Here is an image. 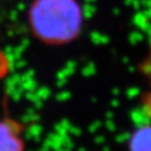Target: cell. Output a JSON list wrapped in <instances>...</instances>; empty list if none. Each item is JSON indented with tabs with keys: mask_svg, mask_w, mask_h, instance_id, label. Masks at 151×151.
Returning <instances> with one entry per match:
<instances>
[{
	"mask_svg": "<svg viewBox=\"0 0 151 151\" xmlns=\"http://www.w3.org/2000/svg\"><path fill=\"white\" fill-rule=\"evenodd\" d=\"M83 10L77 0H32L28 24L32 35L43 44L63 46L80 36Z\"/></svg>",
	"mask_w": 151,
	"mask_h": 151,
	"instance_id": "1",
	"label": "cell"
},
{
	"mask_svg": "<svg viewBox=\"0 0 151 151\" xmlns=\"http://www.w3.org/2000/svg\"><path fill=\"white\" fill-rule=\"evenodd\" d=\"M0 151H25L20 125L7 118H0Z\"/></svg>",
	"mask_w": 151,
	"mask_h": 151,
	"instance_id": "2",
	"label": "cell"
},
{
	"mask_svg": "<svg viewBox=\"0 0 151 151\" xmlns=\"http://www.w3.org/2000/svg\"><path fill=\"white\" fill-rule=\"evenodd\" d=\"M130 151H151V124L135 130L129 139Z\"/></svg>",
	"mask_w": 151,
	"mask_h": 151,
	"instance_id": "3",
	"label": "cell"
},
{
	"mask_svg": "<svg viewBox=\"0 0 151 151\" xmlns=\"http://www.w3.org/2000/svg\"><path fill=\"white\" fill-rule=\"evenodd\" d=\"M139 72L151 85V42L147 54L139 64Z\"/></svg>",
	"mask_w": 151,
	"mask_h": 151,
	"instance_id": "4",
	"label": "cell"
}]
</instances>
